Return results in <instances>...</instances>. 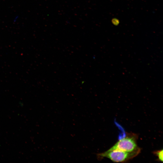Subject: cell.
<instances>
[{"label":"cell","instance_id":"6da1fadb","mask_svg":"<svg viewBox=\"0 0 163 163\" xmlns=\"http://www.w3.org/2000/svg\"><path fill=\"white\" fill-rule=\"evenodd\" d=\"M138 137L136 134L126 133L108 150L117 149L128 152L141 151L137 143Z\"/></svg>","mask_w":163,"mask_h":163},{"label":"cell","instance_id":"3957f363","mask_svg":"<svg viewBox=\"0 0 163 163\" xmlns=\"http://www.w3.org/2000/svg\"><path fill=\"white\" fill-rule=\"evenodd\" d=\"M163 150H159L154 151L153 152V153L155 155L157 158L158 160L161 162H162L163 160Z\"/></svg>","mask_w":163,"mask_h":163},{"label":"cell","instance_id":"7a4b0ae2","mask_svg":"<svg viewBox=\"0 0 163 163\" xmlns=\"http://www.w3.org/2000/svg\"><path fill=\"white\" fill-rule=\"evenodd\" d=\"M141 151L131 152L123 151L117 149L108 150L104 152L98 153V158H106L115 162H124L137 156Z\"/></svg>","mask_w":163,"mask_h":163}]
</instances>
